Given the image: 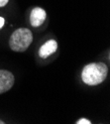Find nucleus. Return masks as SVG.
<instances>
[{"label":"nucleus","mask_w":110,"mask_h":124,"mask_svg":"<svg viewBox=\"0 0 110 124\" xmlns=\"http://www.w3.org/2000/svg\"><path fill=\"white\" fill-rule=\"evenodd\" d=\"M108 75V67L103 63H90L86 65L81 73V78L87 85H97L105 80Z\"/></svg>","instance_id":"obj_1"},{"label":"nucleus","mask_w":110,"mask_h":124,"mask_svg":"<svg viewBox=\"0 0 110 124\" xmlns=\"http://www.w3.org/2000/svg\"><path fill=\"white\" fill-rule=\"evenodd\" d=\"M33 42V34L27 28L15 30L9 38V47L14 52H25Z\"/></svg>","instance_id":"obj_2"},{"label":"nucleus","mask_w":110,"mask_h":124,"mask_svg":"<svg viewBox=\"0 0 110 124\" xmlns=\"http://www.w3.org/2000/svg\"><path fill=\"white\" fill-rule=\"evenodd\" d=\"M14 76L11 71L6 70H0V94L11 89L14 85Z\"/></svg>","instance_id":"obj_3"},{"label":"nucleus","mask_w":110,"mask_h":124,"mask_svg":"<svg viewBox=\"0 0 110 124\" xmlns=\"http://www.w3.org/2000/svg\"><path fill=\"white\" fill-rule=\"evenodd\" d=\"M46 11L41 7H35L30 14V23L33 27H40L46 20Z\"/></svg>","instance_id":"obj_4"},{"label":"nucleus","mask_w":110,"mask_h":124,"mask_svg":"<svg viewBox=\"0 0 110 124\" xmlns=\"http://www.w3.org/2000/svg\"><path fill=\"white\" fill-rule=\"evenodd\" d=\"M58 49V43L55 40H49L47 42L41 46L39 50V55L41 58L46 59L48 57H50L51 55H53L54 53H56V51Z\"/></svg>","instance_id":"obj_5"},{"label":"nucleus","mask_w":110,"mask_h":124,"mask_svg":"<svg viewBox=\"0 0 110 124\" xmlns=\"http://www.w3.org/2000/svg\"><path fill=\"white\" fill-rule=\"evenodd\" d=\"M76 124H90L91 122L89 121V120H87V119H84V118H81V119H79V120H77L76 122H75Z\"/></svg>","instance_id":"obj_6"},{"label":"nucleus","mask_w":110,"mask_h":124,"mask_svg":"<svg viewBox=\"0 0 110 124\" xmlns=\"http://www.w3.org/2000/svg\"><path fill=\"white\" fill-rule=\"evenodd\" d=\"M9 0H0V7H3L8 3Z\"/></svg>","instance_id":"obj_7"},{"label":"nucleus","mask_w":110,"mask_h":124,"mask_svg":"<svg viewBox=\"0 0 110 124\" xmlns=\"http://www.w3.org/2000/svg\"><path fill=\"white\" fill-rule=\"evenodd\" d=\"M4 23H5L4 18H3V17H0V28H2V27H3Z\"/></svg>","instance_id":"obj_8"},{"label":"nucleus","mask_w":110,"mask_h":124,"mask_svg":"<svg viewBox=\"0 0 110 124\" xmlns=\"http://www.w3.org/2000/svg\"><path fill=\"white\" fill-rule=\"evenodd\" d=\"M3 123H4V122H3L2 120H0V124H3Z\"/></svg>","instance_id":"obj_9"}]
</instances>
